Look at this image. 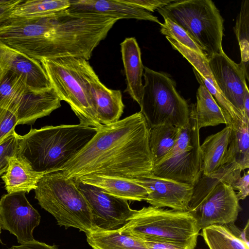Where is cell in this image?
I'll return each mask as SVG.
<instances>
[{"instance_id": "obj_1", "label": "cell", "mask_w": 249, "mask_h": 249, "mask_svg": "<svg viewBox=\"0 0 249 249\" xmlns=\"http://www.w3.org/2000/svg\"><path fill=\"white\" fill-rule=\"evenodd\" d=\"M149 128L141 111L102 126L60 171L67 178L89 175L135 178L151 173Z\"/></svg>"}, {"instance_id": "obj_2", "label": "cell", "mask_w": 249, "mask_h": 249, "mask_svg": "<svg viewBox=\"0 0 249 249\" xmlns=\"http://www.w3.org/2000/svg\"><path fill=\"white\" fill-rule=\"evenodd\" d=\"M97 129L80 124L31 128L20 136L17 157L43 175L60 171L92 139Z\"/></svg>"}, {"instance_id": "obj_3", "label": "cell", "mask_w": 249, "mask_h": 249, "mask_svg": "<svg viewBox=\"0 0 249 249\" xmlns=\"http://www.w3.org/2000/svg\"><path fill=\"white\" fill-rule=\"evenodd\" d=\"M39 61L57 95L70 105L80 124L100 128L89 82L93 69L88 60L67 56Z\"/></svg>"}, {"instance_id": "obj_4", "label": "cell", "mask_w": 249, "mask_h": 249, "mask_svg": "<svg viewBox=\"0 0 249 249\" xmlns=\"http://www.w3.org/2000/svg\"><path fill=\"white\" fill-rule=\"evenodd\" d=\"M34 190L39 205L54 217L60 227H73L86 234L94 230L89 206L73 179L60 171L47 173Z\"/></svg>"}, {"instance_id": "obj_5", "label": "cell", "mask_w": 249, "mask_h": 249, "mask_svg": "<svg viewBox=\"0 0 249 249\" xmlns=\"http://www.w3.org/2000/svg\"><path fill=\"white\" fill-rule=\"evenodd\" d=\"M157 11L181 27L208 59L224 52V19L212 0H175Z\"/></svg>"}, {"instance_id": "obj_6", "label": "cell", "mask_w": 249, "mask_h": 249, "mask_svg": "<svg viewBox=\"0 0 249 249\" xmlns=\"http://www.w3.org/2000/svg\"><path fill=\"white\" fill-rule=\"evenodd\" d=\"M122 228L142 240H161L194 249L200 231L188 211L152 206L135 210Z\"/></svg>"}, {"instance_id": "obj_7", "label": "cell", "mask_w": 249, "mask_h": 249, "mask_svg": "<svg viewBox=\"0 0 249 249\" xmlns=\"http://www.w3.org/2000/svg\"><path fill=\"white\" fill-rule=\"evenodd\" d=\"M143 71L144 84L139 105L149 128L183 126L189 120V106L177 91L175 82L165 72L145 66Z\"/></svg>"}, {"instance_id": "obj_8", "label": "cell", "mask_w": 249, "mask_h": 249, "mask_svg": "<svg viewBox=\"0 0 249 249\" xmlns=\"http://www.w3.org/2000/svg\"><path fill=\"white\" fill-rule=\"evenodd\" d=\"M189 109V120L179 128L175 144L165 157L153 166L151 173L194 186L201 174L200 129L195 105L192 104Z\"/></svg>"}, {"instance_id": "obj_9", "label": "cell", "mask_w": 249, "mask_h": 249, "mask_svg": "<svg viewBox=\"0 0 249 249\" xmlns=\"http://www.w3.org/2000/svg\"><path fill=\"white\" fill-rule=\"evenodd\" d=\"M61 101L52 87L35 90L22 77L10 71H6L0 81V108L12 112L18 125L34 124L60 107Z\"/></svg>"}, {"instance_id": "obj_10", "label": "cell", "mask_w": 249, "mask_h": 249, "mask_svg": "<svg viewBox=\"0 0 249 249\" xmlns=\"http://www.w3.org/2000/svg\"><path fill=\"white\" fill-rule=\"evenodd\" d=\"M241 210L236 193L225 182L218 184L201 199L190 202L188 209L200 230L213 225L234 223Z\"/></svg>"}, {"instance_id": "obj_11", "label": "cell", "mask_w": 249, "mask_h": 249, "mask_svg": "<svg viewBox=\"0 0 249 249\" xmlns=\"http://www.w3.org/2000/svg\"><path fill=\"white\" fill-rule=\"evenodd\" d=\"M73 180L89 206L94 230L118 229L135 212L127 200L110 195L94 185Z\"/></svg>"}, {"instance_id": "obj_12", "label": "cell", "mask_w": 249, "mask_h": 249, "mask_svg": "<svg viewBox=\"0 0 249 249\" xmlns=\"http://www.w3.org/2000/svg\"><path fill=\"white\" fill-rule=\"evenodd\" d=\"M41 216L27 200L23 192L7 193L0 199L1 228L15 235L18 243L35 241L34 229L40 223Z\"/></svg>"}, {"instance_id": "obj_13", "label": "cell", "mask_w": 249, "mask_h": 249, "mask_svg": "<svg viewBox=\"0 0 249 249\" xmlns=\"http://www.w3.org/2000/svg\"><path fill=\"white\" fill-rule=\"evenodd\" d=\"M132 179L146 189L148 195L144 201L151 206L188 211L194 186L159 177L152 173Z\"/></svg>"}, {"instance_id": "obj_14", "label": "cell", "mask_w": 249, "mask_h": 249, "mask_svg": "<svg viewBox=\"0 0 249 249\" xmlns=\"http://www.w3.org/2000/svg\"><path fill=\"white\" fill-rule=\"evenodd\" d=\"M208 60L211 72L219 89L225 97L247 119L244 110V99L248 88L244 73L238 64L226 53L215 54Z\"/></svg>"}, {"instance_id": "obj_15", "label": "cell", "mask_w": 249, "mask_h": 249, "mask_svg": "<svg viewBox=\"0 0 249 249\" xmlns=\"http://www.w3.org/2000/svg\"><path fill=\"white\" fill-rule=\"evenodd\" d=\"M0 66L22 77L32 89L41 91L52 88L39 61L13 49L0 41Z\"/></svg>"}, {"instance_id": "obj_16", "label": "cell", "mask_w": 249, "mask_h": 249, "mask_svg": "<svg viewBox=\"0 0 249 249\" xmlns=\"http://www.w3.org/2000/svg\"><path fill=\"white\" fill-rule=\"evenodd\" d=\"M67 10L72 13L101 15L121 19L148 20L162 23L150 12L128 3L124 0H70Z\"/></svg>"}, {"instance_id": "obj_17", "label": "cell", "mask_w": 249, "mask_h": 249, "mask_svg": "<svg viewBox=\"0 0 249 249\" xmlns=\"http://www.w3.org/2000/svg\"><path fill=\"white\" fill-rule=\"evenodd\" d=\"M89 82L99 123L106 125L118 121L124 107L121 90L107 88L93 70L90 72Z\"/></svg>"}, {"instance_id": "obj_18", "label": "cell", "mask_w": 249, "mask_h": 249, "mask_svg": "<svg viewBox=\"0 0 249 249\" xmlns=\"http://www.w3.org/2000/svg\"><path fill=\"white\" fill-rule=\"evenodd\" d=\"M121 52L127 85L124 91L140 105L142 93L144 66L136 39L134 37L126 38L121 43Z\"/></svg>"}, {"instance_id": "obj_19", "label": "cell", "mask_w": 249, "mask_h": 249, "mask_svg": "<svg viewBox=\"0 0 249 249\" xmlns=\"http://www.w3.org/2000/svg\"><path fill=\"white\" fill-rule=\"evenodd\" d=\"M75 179L96 186L110 195L127 201H144L148 195L146 189L132 178L89 175Z\"/></svg>"}, {"instance_id": "obj_20", "label": "cell", "mask_w": 249, "mask_h": 249, "mask_svg": "<svg viewBox=\"0 0 249 249\" xmlns=\"http://www.w3.org/2000/svg\"><path fill=\"white\" fill-rule=\"evenodd\" d=\"M231 128V124L208 136L200 146L201 173L208 176L223 163L228 149Z\"/></svg>"}, {"instance_id": "obj_21", "label": "cell", "mask_w": 249, "mask_h": 249, "mask_svg": "<svg viewBox=\"0 0 249 249\" xmlns=\"http://www.w3.org/2000/svg\"><path fill=\"white\" fill-rule=\"evenodd\" d=\"M86 235L93 249H148L142 239L122 227L109 231L94 230Z\"/></svg>"}, {"instance_id": "obj_22", "label": "cell", "mask_w": 249, "mask_h": 249, "mask_svg": "<svg viewBox=\"0 0 249 249\" xmlns=\"http://www.w3.org/2000/svg\"><path fill=\"white\" fill-rule=\"evenodd\" d=\"M43 174L34 171L23 160L17 157L10 159L8 169L2 176L5 188L8 193L35 190Z\"/></svg>"}, {"instance_id": "obj_23", "label": "cell", "mask_w": 249, "mask_h": 249, "mask_svg": "<svg viewBox=\"0 0 249 249\" xmlns=\"http://www.w3.org/2000/svg\"><path fill=\"white\" fill-rule=\"evenodd\" d=\"M195 112L199 129L220 124L229 125L232 123L229 113L217 103L203 85L196 92Z\"/></svg>"}, {"instance_id": "obj_24", "label": "cell", "mask_w": 249, "mask_h": 249, "mask_svg": "<svg viewBox=\"0 0 249 249\" xmlns=\"http://www.w3.org/2000/svg\"><path fill=\"white\" fill-rule=\"evenodd\" d=\"M242 171L236 163L227 162L208 176L201 173L197 183L194 186L193 193L190 202L201 199L221 182L230 185L234 190L241 177Z\"/></svg>"}, {"instance_id": "obj_25", "label": "cell", "mask_w": 249, "mask_h": 249, "mask_svg": "<svg viewBox=\"0 0 249 249\" xmlns=\"http://www.w3.org/2000/svg\"><path fill=\"white\" fill-rule=\"evenodd\" d=\"M224 163L234 162L242 170L249 167V121L232 122Z\"/></svg>"}, {"instance_id": "obj_26", "label": "cell", "mask_w": 249, "mask_h": 249, "mask_svg": "<svg viewBox=\"0 0 249 249\" xmlns=\"http://www.w3.org/2000/svg\"><path fill=\"white\" fill-rule=\"evenodd\" d=\"M234 223L213 225L201 229L200 235L209 249H249L236 231Z\"/></svg>"}, {"instance_id": "obj_27", "label": "cell", "mask_w": 249, "mask_h": 249, "mask_svg": "<svg viewBox=\"0 0 249 249\" xmlns=\"http://www.w3.org/2000/svg\"><path fill=\"white\" fill-rule=\"evenodd\" d=\"M179 131L178 127L166 125L149 128L148 144L153 166L164 158L173 148Z\"/></svg>"}, {"instance_id": "obj_28", "label": "cell", "mask_w": 249, "mask_h": 249, "mask_svg": "<svg viewBox=\"0 0 249 249\" xmlns=\"http://www.w3.org/2000/svg\"><path fill=\"white\" fill-rule=\"evenodd\" d=\"M70 6V0H21L13 8L9 17H40L67 9Z\"/></svg>"}, {"instance_id": "obj_29", "label": "cell", "mask_w": 249, "mask_h": 249, "mask_svg": "<svg viewBox=\"0 0 249 249\" xmlns=\"http://www.w3.org/2000/svg\"><path fill=\"white\" fill-rule=\"evenodd\" d=\"M233 31L240 50L241 62L238 65L244 73L246 80L249 81V0L242 1Z\"/></svg>"}, {"instance_id": "obj_30", "label": "cell", "mask_w": 249, "mask_h": 249, "mask_svg": "<svg viewBox=\"0 0 249 249\" xmlns=\"http://www.w3.org/2000/svg\"><path fill=\"white\" fill-rule=\"evenodd\" d=\"M172 48L178 51L193 66V68L207 80H214L208 60L204 55L184 46L173 38L166 36Z\"/></svg>"}, {"instance_id": "obj_31", "label": "cell", "mask_w": 249, "mask_h": 249, "mask_svg": "<svg viewBox=\"0 0 249 249\" xmlns=\"http://www.w3.org/2000/svg\"><path fill=\"white\" fill-rule=\"evenodd\" d=\"M193 71L198 82L200 85L205 86L219 106L229 113L232 122L249 121L242 116L240 112L231 103L219 89L200 75L194 68Z\"/></svg>"}, {"instance_id": "obj_32", "label": "cell", "mask_w": 249, "mask_h": 249, "mask_svg": "<svg viewBox=\"0 0 249 249\" xmlns=\"http://www.w3.org/2000/svg\"><path fill=\"white\" fill-rule=\"evenodd\" d=\"M164 20L160 29L162 35L174 39L184 46L204 55L197 45L181 27L168 18H164Z\"/></svg>"}, {"instance_id": "obj_33", "label": "cell", "mask_w": 249, "mask_h": 249, "mask_svg": "<svg viewBox=\"0 0 249 249\" xmlns=\"http://www.w3.org/2000/svg\"><path fill=\"white\" fill-rule=\"evenodd\" d=\"M20 136L15 131L0 143V176L8 169L10 159L17 157Z\"/></svg>"}, {"instance_id": "obj_34", "label": "cell", "mask_w": 249, "mask_h": 249, "mask_svg": "<svg viewBox=\"0 0 249 249\" xmlns=\"http://www.w3.org/2000/svg\"><path fill=\"white\" fill-rule=\"evenodd\" d=\"M18 121L11 111L0 108V143L15 132Z\"/></svg>"}, {"instance_id": "obj_35", "label": "cell", "mask_w": 249, "mask_h": 249, "mask_svg": "<svg viewBox=\"0 0 249 249\" xmlns=\"http://www.w3.org/2000/svg\"><path fill=\"white\" fill-rule=\"evenodd\" d=\"M128 3L136 6L150 12L162 8L172 2L173 0H124Z\"/></svg>"}, {"instance_id": "obj_36", "label": "cell", "mask_w": 249, "mask_h": 249, "mask_svg": "<svg viewBox=\"0 0 249 249\" xmlns=\"http://www.w3.org/2000/svg\"><path fill=\"white\" fill-rule=\"evenodd\" d=\"M234 190H237L236 193L238 199L243 200L246 198L249 194V172L245 173L238 181Z\"/></svg>"}, {"instance_id": "obj_37", "label": "cell", "mask_w": 249, "mask_h": 249, "mask_svg": "<svg viewBox=\"0 0 249 249\" xmlns=\"http://www.w3.org/2000/svg\"><path fill=\"white\" fill-rule=\"evenodd\" d=\"M142 241L148 249H187L183 246L164 241L153 240Z\"/></svg>"}, {"instance_id": "obj_38", "label": "cell", "mask_w": 249, "mask_h": 249, "mask_svg": "<svg viewBox=\"0 0 249 249\" xmlns=\"http://www.w3.org/2000/svg\"><path fill=\"white\" fill-rule=\"evenodd\" d=\"M10 249H58L56 246L49 245L43 242H40L38 241L20 244L18 246H13Z\"/></svg>"}, {"instance_id": "obj_39", "label": "cell", "mask_w": 249, "mask_h": 249, "mask_svg": "<svg viewBox=\"0 0 249 249\" xmlns=\"http://www.w3.org/2000/svg\"><path fill=\"white\" fill-rule=\"evenodd\" d=\"M21 0H9L5 3L0 4V20L9 17L13 8Z\"/></svg>"}, {"instance_id": "obj_40", "label": "cell", "mask_w": 249, "mask_h": 249, "mask_svg": "<svg viewBox=\"0 0 249 249\" xmlns=\"http://www.w3.org/2000/svg\"><path fill=\"white\" fill-rule=\"evenodd\" d=\"M243 106L245 115L246 118L249 120V91L248 88L245 91Z\"/></svg>"}, {"instance_id": "obj_41", "label": "cell", "mask_w": 249, "mask_h": 249, "mask_svg": "<svg viewBox=\"0 0 249 249\" xmlns=\"http://www.w3.org/2000/svg\"><path fill=\"white\" fill-rule=\"evenodd\" d=\"M6 71L4 70L0 66V81L4 76Z\"/></svg>"}, {"instance_id": "obj_42", "label": "cell", "mask_w": 249, "mask_h": 249, "mask_svg": "<svg viewBox=\"0 0 249 249\" xmlns=\"http://www.w3.org/2000/svg\"><path fill=\"white\" fill-rule=\"evenodd\" d=\"M9 0H0V4L5 3L8 2Z\"/></svg>"}, {"instance_id": "obj_43", "label": "cell", "mask_w": 249, "mask_h": 249, "mask_svg": "<svg viewBox=\"0 0 249 249\" xmlns=\"http://www.w3.org/2000/svg\"><path fill=\"white\" fill-rule=\"evenodd\" d=\"M1 227H0V233H1ZM0 242L1 243V240H0Z\"/></svg>"}]
</instances>
